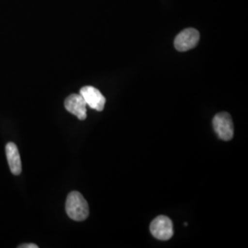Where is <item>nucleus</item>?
Returning a JSON list of instances; mask_svg holds the SVG:
<instances>
[{
  "instance_id": "nucleus-6",
  "label": "nucleus",
  "mask_w": 248,
  "mask_h": 248,
  "mask_svg": "<svg viewBox=\"0 0 248 248\" xmlns=\"http://www.w3.org/2000/svg\"><path fill=\"white\" fill-rule=\"evenodd\" d=\"M64 108L73 115L77 116L80 121L87 118V103L80 94H72L64 100Z\"/></svg>"
},
{
  "instance_id": "nucleus-3",
  "label": "nucleus",
  "mask_w": 248,
  "mask_h": 248,
  "mask_svg": "<svg viewBox=\"0 0 248 248\" xmlns=\"http://www.w3.org/2000/svg\"><path fill=\"white\" fill-rule=\"evenodd\" d=\"M150 232L156 239L167 241L173 236V223L169 217L160 215L150 224Z\"/></svg>"
},
{
  "instance_id": "nucleus-7",
  "label": "nucleus",
  "mask_w": 248,
  "mask_h": 248,
  "mask_svg": "<svg viewBox=\"0 0 248 248\" xmlns=\"http://www.w3.org/2000/svg\"><path fill=\"white\" fill-rule=\"evenodd\" d=\"M6 155L9 162V169L13 175L18 176L21 173V160L18 147L14 142H9L6 145Z\"/></svg>"
},
{
  "instance_id": "nucleus-4",
  "label": "nucleus",
  "mask_w": 248,
  "mask_h": 248,
  "mask_svg": "<svg viewBox=\"0 0 248 248\" xmlns=\"http://www.w3.org/2000/svg\"><path fill=\"white\" fill-rule=\"evenodd\" d=\"M200 41V33L199 31L188 28L182 31L176 37L174 45L175 48L179 52H186L190 49H193L198 45Z\"/></svg>"
},
{
  "instance_id": "nucleus-8",
  "label": "nucleus",
  "mask_w": 248,
  "mask_h": 248,
  "mask_svg": "<svg viewBox=\"0 0 248 248\" xmlns=\"http://www.w3.org/2000/svg\"><path fill=\"white\" fill-rule=\"evenodd\" d=\"M18 248H38V246L34 244H25V245L19 246Z\"/></svg>"
},
{
  "instance_id": "nucleus-5",
  "label": "nucleus",
  "mask_w": 248,
  "mask_h": 248,
  "mask_svg": "<svg viewBox=\"0 0 248 248\" xmlns=\"http://www.w3.org/2000/svg\"><path fill=\"white\" fill-rule=\"evenodd\" d=\"M80 95L86 101L87 106H89L91 108L98 111L103 110L106 103V98L98 89L91 86L83 87L80 89Z\"/></svg>"
},
{
  "instance_id": "nucleus-1",
  "label": "nucleus",
  "mask_w": 248,
  "mask_h": 248,
  "mask_svg": "<svg viewBox=\"0 0 248 248\" xmlns=\"http://www.w3.org/2000/svg\"><path fill=\"white\" fill-rule=\"evenodd\" d=\"M65 211L70 219L81 222L89 217V204L81 193L72 191L66 199Z\"/></svg>"
},
{
  "instance_id": "nucleus-2",
  "label": "nucleus",
  "mask_w": 248,
  "mask_h": 248,
  "mask_svg": "<svg viewBox=\"0 0 248 248\" xmlns=\"http://www.w3.org/2000/svg\"><path fill=\"white\" fill-rule=\"evenodd\" d=\"M213 129L218 137L222 141H230L233 137V124L229 113L220 112L214 116L213 121Z\"/></svg>"
}]
</instances>
